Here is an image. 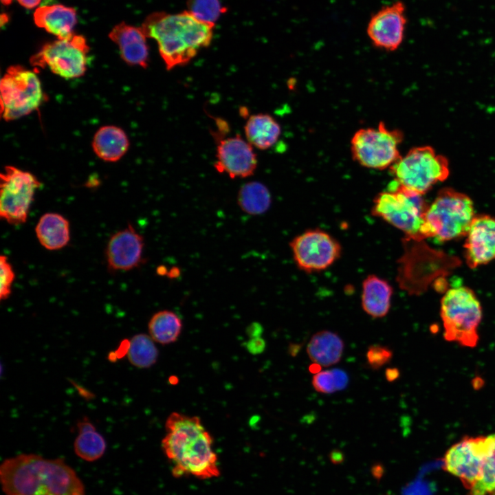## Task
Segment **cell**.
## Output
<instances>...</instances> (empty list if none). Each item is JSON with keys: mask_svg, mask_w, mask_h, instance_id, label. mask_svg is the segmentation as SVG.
Masks as SVG:
<instances>
[{"mask_svg": "<svg viewBox=\"0 0 495 495\" xmlns=\"http://www.w3.org/2000/svg\"><path fill=\"white\" fill-rule=\"evenodd\" d=\"M6 495H85L82 482L62 459L21 454L0 466Z\"/></svg>", "mask_w": 495, "mask_h": 495, "instance_id": "1", "label": "cell"}, {"mask_svg": "<svg viewBox=\"0 0 495 495\" xmlns=\"http://www.w3.org/2000/svg\"><path fill=\"white\" fill-rule=\"evenodd\" d=\"M165 428L162 447L173 464L174 476L210 478L219 475L212 436L199 417L174 412L166 419Z\"/></svg>", "mask_w": 495, "mask_h": 495, "instance_id": "2", "label": "cell"}, {"mask_svg": "<svg viewBox=\"0 0 495 495\" xmlns=\"http://www.w3.org/2000/svg\"><path fill=\"white\" fill-rule=\"evenodd\" d=\"M147 38L156 41L166 68L171 70L188 64L213 37L214 26L203 23L188 11L177 14L156 12L144 21Z\"/></svg>", "mask_w": 495, "mask_h": 495, "instance_id": "3", "label": "cell"}, {"mask_svg": "<svg viewBox=\"0 0 495 495\" xmlns=\"http://www.w3.org/2000/svg\"><path fill=\"white\" fill-rule=\"evenodd\" d=\"M474 217L470 197L451 188H443L426 212L421 239L443 242L466 236Z\"/></svg>", "mask_w": 495, "mask_h": 495, "instance_id": "4", "label": "cell"}, {"mask_svg": "<svg viewBox=\"0 0 495 495\" xmlns=\"http://www.w3.org/2000/svg\"><path fill=\"white\" fill-rule=\"evenodd\" d=\"M440 315L446 340L465 347L477 345L482 307L471 289L465 286L449 289L441 298Z\"/></svg>", "mask_w": 495, "mask_h": 495, "instance_id": "5", "label": "cell"}, {"mask_svg": "<svg viewBox=\"0 0 495 495\" xmlns=\"http://www.w3.org/2000/svg\"><path fill=\"white\" fill-rule=\"evenodd\" d=\"M428 205L423 195L409 190L393 179L387 190L373 200L372 214L405 233L406 238L421 241V230Z\"/></svg>", "mask_w": 495, "mask_h": 495, "instance_id": "6", "label": "cell"}, {"mask_svg": "<svg viewBox=\"0 0 495 495\" xmlns=\"http://www.w3.org/2000/svg\"><path fill=\"white\" fill-rule=\"evenodd\" d=\"M389 169L399 184L421 195L450 174L448 160L430 146L412 148Z\"/></svg>", "mask_w": 495, "mask_h": 495, "instance_id": "7", "label": "cell"}, {"mask_svg": "<svg viewBox=\"0 0 495 495\" xmlns=\"http://www.w3.org/2000/svg\"><path fill=\"white\" fill-rule=\"evenodd\" d=\"M0 89L1 114L6 121L30 114L45 99L36 74L21 65L8 68L1 80Z\"/></svg>", "mask_w": 495, "mask_h": 495, "instance_id": "8", "label": "cell"}, {"mask_svg": "<svg viewBox=\"0 0 495 495\" xmlns=\"http://www.w3.org/2000/svg\"><path fill=\"white\" fill-rule=\"evenodd\" d=\"M403 139L401 131L390 129L383 122L376 127L360 129L351 140L353 159L368 168H390L401 157L399 146Z\"/></svg>", "mask_w": 495, "mask_h": 495, "instance_id": "9", "label": "cell"}, {"mask_svg": "<svg viewBox=\"0 0 495 495\" xmlns=\"http://www.w3.org/2000/svg\"><path fill=\"white\" fill-rule=\"evenodd\" d=\"M89 51L86 38L74 34L45 44L31 57L30 63L34 67H47L62 78H76L87 70Z\"/></svg>", "mask_w": 495, "mask_h": 495, "instance_id": "10", "label": "cell"}, {"mask_svg": "<svg viewBox=\"0 0 495 495\" xmlns=\"http://www.w3.org/2000/svg\"><path fill=\"white\" fill-rule=\"evenodd\" d=\"M0 176V217L9 224H23L41 183L31 173L12 166H5Z\"/></svg>", "mask_w": 495, "mask_h": 495, "instance_id": "11", "label": "cell"}, {"mask_svg": "<svg viewBox=\"0 0 495 495\" xmlns=\"http://www.w3.org/2000/svg\"><path fill=\"white\" fill-rule=\"evenodd\" d=\"M492 440L486 436L465 437L453 444L443 459V468L471 490L478 481Z\"/></svg>", "mask_w": 495, "mask_h": 495, "instance_id": "12", "label": "cell"}, {"mask_svg": "<svg viewBox=\"0 0 495 495\" xmlns=\"http://www.w3.org/2000/svg\"><path fill=\"white\" fill-rule=\"evenodd\" d=\"M297 267L306 272H320L337 261L342 252L340 243L320 229L308 230L289 243Z\"/></svg>", "mask_w": 495, "mask_h": 495, "instance_id": "13", "label": "cell"}, {"mask_svg": "<svg viewBox=\"0 0 495 495\" xmlns=\"http://www.w3.org/2000/svg\"><path fill=\"white\" fill-rule=\"evenodd\" d=\"M217 131L213 137L217 142L214 168L231 179L246 178L256 171L258 160L254 147L239 134L223 137V131Z\"/></svg>", "mask_w": 495, "mask_h": 495, "instance_id": "14", "label": "cell"}, {"mask_svg": "<svg viewBox=\"0 0 495 495\" xmlns=\"http://www.w3.org/2000/svg\"><path fill=\"white\" fill-rule=\"evenodd\" d=\"M406 23L405 4L397 1L382 7L371 17L366 34L375 47L395 51L403 42Z\"/></svg>", "mask_w": 495, "mask_h": 495, "instance_id": "15", "label": "cell"}, {"mask_svg": "<svg viewBox=\"0 0 495 495\" xmlns=\"http://www.w3.org/2000/svg\"><path fill=\"white\" fill-rule=\"evenodd\" d=\"M144 240L129 224L114 233L109 239L105 256L111 272H126L139 267L144 261Z\"/></svg>", "mask_w": 495, "mask_h": 495, "instance_id": "16", "label": "cell"}, {"mask_svg": "<svg viewBox=\"0 0 495 495\" xmlns=\"http://www.w3.org/2000/svg\"><path fill=\"white\" fill-rule=\"evenodd\" d=\"M467 265L476 268L495 260V218L475 215L464 243Z\"/></svg>", "mask_w": 495, "mask_h": 495, "instance_id": "17", "label": "cell"}, {"mask_svg": "<svg viewBox=\"0 0 495 495\" xmlns=\"http://www.w3.org/2000/svg\"><path fill=\"white\" fill-rule=\"evenodd\" d=\"M109 37L118 45L122 59L128 65L148 67L149 50L142 27L121 22L113 28Z\"/></svg>", "mask_w": 495, "mask_h": 495, "instance_id": "18", "label": "cell"}, {"mask_svg": "<svg viewBox=\"0 0 495 495\" xmlns=\"http://www.w3.org/2000/svg\"><path fill=\"white\" fill-rule=\"evenodd\" d=\"M35 25L48 33L63 39L72 36L77 23L76 10L63 4L41 6L34 14Z\"/></svg>", "mask_w": 495, "mask_h": 495, "instance_id": "19", "label": "cell"}, {"mask_svg": "<svg viewBox=\"0 0 495 495\" xmlns=\"http://www.w3.org/2000/svg\"><path fill=\"white\" fill-rule=\"evenodd\" d=\"M393 289L388 282L376 275H368L362 283V307L373 318H382L390 308Z\"/></svg>", "mask_w": 495, "mask_h": 495, "instance_id": "20", "label": "cell"}, {"mask_svg": "<svg viewBox=\"0 0 495 495\" xmlns=\"http://www.w3.org/2000/svg\"><path fill=\"white\" fill-rule=\"evenodd\" d=\"M344 349V343L338 333L322 330L311 336L307 353L313 362L328 367L340 361Z\"/></svg>", "mask_w": 495, "mask_h": 495, "instance_id": "21", "label": "cell"}, {"mask_svg": "<svg viewBox=\"0 0 495 495\" xmlns=\"http://www.w3.org/2000/svg\"><path fill=\"white\" fill-rule=\"evenodd\" d=\"M35 232L41 245L48 250H60L70 240L69 221L56 212L43 214L35 227Z\"/></svg>", "mask_w": 495, "mask_h": 495, "instance_id": "22", "label": "cell"}, {"mask_svg": "<svg viewBox=\"0 0 495 495\" xmlns=\"http://www.w3.org/2000/svg\"><path fill=\"white\" fill-rule=\"evenodd\" d=\"M129 138L125 132L116 126L108 125L100 127L95 133L92 148L95 154L101 160L115 162L127 151Z\"/></svg>", "mask_w": 495, "mask_h": 495, "instance_id": "23", "label": "cell"}, {"mask_svg": "<svg viewBox=\"0 0 495 495\" xmlns=\"http://www.w3.org/2000/svg\"><path fill=\"white\" fill-rule=\"evenodd\" d=\"M244 133L245 139L254 148L267 150L278 140L281 128L272 116L260 113L248 117Z\"/></svg>", "mask_w": 495, "mask_h": 495, "instance_id": "24", "label": "cell"}, {"mask_svg": "<svg viewBox=\"0 0 495 495\" xmlns=\"http://www.w3.org/2000/svg\"><path fill=\"white\" fill-rule=\"evenodd\" d=\"M78 434L74 448L78 456L87 461H94L105 452L107 443L93 424L87 418L78 422Z\"/></svg>", "mask_w": 495, "mask_h": 495, "instance_id": "25", "label": "cell"}, {"mask_svg": "<svg viewBox=\"0 0 495 495\" xmlns=\"http://www.w3.org/2000/svg\"><path fill=\"white\" fill-rule=\"evenodd\" d=\"M148 329L149 336L155 342L168 344L175 342L180 336L182 321L176 313L161 310L152 316Z\"/></svg>", "mask_w": 495, "mask_h": 495, "instance_id": "26", "label": "cell"}, {"mask_svg": "<svg viewBox=\"0 0 495 495\" xmlns=\"http://www.w3.org/2000/svg\"><path fill=\"white\" fill-rule=\"evenodd\" d=\"M237 203L246 214L258 215L270 208L272 198L268 188L264 184L258 182H250L240 188Z\"/></svg>", "mask_w": 495, "mask_h": 495, "instance_id": "27", "label": "cell"}, {"mask_svg": "<svg viewBox=\"0 0 495 495\" xmlns=\"http://www.w3.org/2000/svg\"><path fill=\"white\" fill-rule=\"evenodd\" d=\"M155 341L149 335L139 333L128 342L126 355L129 362L139 368H149L158 358V350Z\"/></svg>", "mask_w": 495, "mask_h": 495, "instance_id": "28", "label": "cell"}, {"mask_svg": "<svg viewBox=\"0 0 495 495\" xmlns=\"http://www.w3.org/2000/svg\"><path fill=\"white\" fill-rule=\"evenodd\" d=\"M468 495H495V434L486 454L480 478Z\"/></svg>", "mask_w": 495, "mask_h": 495, "instance_id": "29", "label": "cell"}, {"mask_svg": "<svg viewBox=\"0 0 495 495\" xmlns=\"http://www.w3.org/2000/svg\"><path fill=\"white\" fill-rule=\"evenodd\" d=\"M187 7V11L197 19L213 26L227 11L219 0H188Z\"/></svg>", "mask_w": 495, "mask_h": 495, "instance_id": "30", "label": "cell"}, {"mask_svg": "<svg viewBox=\"0 0 495 495\" xmlns=\"http://www.w3.org/2000/svg\"><path fill=\"white\" fill-rule=\"evenodd\" d=\"M393 356L392 349L381 344L369 346L366 353L367 363L375 371L390 362Z\"/></svg>", "mask_w": 495, "mask_h": 495, "instance_id": "31", "label": "cell"}, {"mask_svg": "<svg viewBox=\"0 0 495 495\" xmlns=\"http://www.w3.org/2000/svg\"><path fill=\"white\" fill-rule=\"evenodd\" d=\"M314 388L318 393L331 394L338 391L333 369L321 371L315 374L311 381Z\"/></svg>", "mask_w": 495, "mask_h": 495, "instance_id": "32", "label": "cell"}, {"mask_svg": "<svg viewBox=\"0 0 495 495\" xmlns=\"http://www.w3.org/2000/svg\"><path fill=\"white\" fill-rule=\"evenodd\" d=\"M0 298L3 300H6L11 294L15 274L8 257L5 255H1L0 257Z\"/></svg>", "mask_w": 495, "mask_h": 495, "instance_id": "33", "label": "cell"}, {"mask_svg": "<svg viewBox=\"0 0 495 495\" xmlns=\"http://www.w3.org/2000/svg\"><path fill=\"white\" fill-rule=\"evenodd\" d=\"M333 371L336 375L337 390L338 391L342 390L346 387L349 382V377L343 370L333 368Z\"/></svg>", "mask_w": 495, "mask_h": 495, "instance_id": "34", "label": "cell"}, {"mask_svg": "<svg viewBox=\"0 0 495 495\" xmlns=\"http://www.w3.org/2000/svg\"><path fill=\"white\" fill-rule=\"evenodd\" d=\"M19 3L27 9H32L38 6L41 0H16ZM4 6H9L12 0H1Z\"/></svg>", "mask_w": 495, "mask_h": 495, "instance_id": "35", "label": "cell"}, {"mask_svg": "<svg viewBox=\"0 0 495 495\" xmlns=\"http://www.w3.org/2000/svg\"><path fill=\"white\" fill-rule=\"evenodd\" d=\"M400 375V372L397 368H387L385 371V377L388 382H393L397 380Z\"/></svg>", "mask_w": 495, "mask_h": 495, "instance_id": "36", "label": "cell"}, {"mask_svg": "<svg viewBox=\"0 0 495 495\" xmlns=\"http://www.w3.org/2000/svg\"><path fill=\"white\" fill-rule=\"evenodd\" d=\"M321 368H322L321 365H320L319 364L313 362V364H311L309 366V371L311 373L315 375L322 371Z\"/></svg>", "mask_w": 495, "mask_h": 495, "instance_id": "37", "label": "cell"}, {"mask_svg": "<svg viewBox=\"0 0 495 495\" xmlns=\"http://www.w3.org/2000/svg\"><path fill=\"white\" fill-rule=\"evenodd\" d=\"M8 20H9V17H8V16L7 15V14L3 13V14L1 15V25L3 26V24H5V23H6L7 22H8Z\"/></svg>", "mask_w": 495, "mask_h": 495, "instance_id": "38", "label": "cell"}]
</instances>
